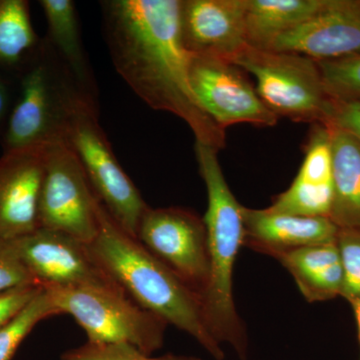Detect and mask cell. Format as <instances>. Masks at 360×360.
<instances>
[{
  "mask_svg": "<svg viewBox=\"0 0 360 360\" xmlns=\"http://www.w3.org/2000/svg\"><path fill=\"white\" fill-rule=\"evenodd\" d=\"M101 6L111 61L130 89L153 110L184 120L195 142L224 148L225 130L206 115L191 87L179 0H106Z\"/></svg>",
  "mask_w": 360,
  "mask_h": 360,
  "instance_id": "cell-1",
  "label": "cell"
},
{
  "mask_svg": "<svg viewBox=\"0 0 360 360\" xmlns=\"http://www.w3.org/2000/svg\"><path fill=\"white\" fill-rule=\"evenodd\" d=\"M92 257L137 304L193 336L215 360L225 354L206 326L202 303L174 271L111 219L98 200Z\"/></svg>",
  "mask_w": 360,
  "mask_h": 360,
  "instance_id": "cell-2",
  "label": "cell"
},
{
  "mask_svg": "<svg viewBox=\"0 0 360 360\" xmlns=\"http://www.w3.org/2000/svg\"><path fill=\"white\" fill-rule=\"evenodd\" d=\"M194 150L207 193L203 221L207 233L210 278L201 298L206 326L219 345L226 343L239 359L248 360V333L233 298L234 264L245 245V206L236 200L225 180L217 149L195 142Z\"/></svg>",
  "mask_w": 360,
  "mask_h": 360,
  "instance_id": "cell-3",
  "label": "cell"
},
{
  "mask_svg": "<svg viewBox=\"0 0 360 360\" xmlns=\"http://www.w3.org/2000/svg\"><path fill=\"white\" fill-rule=\"evenodd\" d=\"M87 103L97 104L79 89L49 42L42 44L8 115L4 153L66 143L71 120Z\"/></svg>",
  "mask_w": 360,
  "mask_h": 360,
  "instance_id": "cell-4",
  "label": "cell"
},
{
  "mask_svg": "<svg viewBox=\"0 0 360 360\" xmlns=\"http://www.w3.org/2000/svg\"><path fill=\"white\" fill-rule=\"evenodd\" d=\"M58 315L70 314L87 342L122 343L153 354L165 342L168 324L137 304L122 288H44Z\"/></svg>",
  "mask_w": 360,
  "mask_h": 360,
  "instance_id": "cell-5",
  "label": "cell"
},
{
  "mask_svg": "<svg viewBox=\"0 0 360 360\" xmlns=\"http://www.w3.org/2000/svg\"><path fill=\"white\" fill-rule=\"evenodd\" d=\"M231 63L255 78L258 96L277 117L311 124L323 120L329 96L315 59L246 45Z\"/></svg>",
  "mask_w": 360,
  "mask_h": 360,
  "instance_id": "cell-6",
  "label": "cell"
},
{
  "mask_svg": "<svg viewBox=\"0 0 360 360\" xmlns=\"http://www.w3.org/2000/svg\"><path fill=\"white\" fill-rule=\"evenodd\" d=\"M66 143L79 160L97 200L123 231L136 238L149 206L116 158L99 124L97 104L87 103L78 108Z\"/></svg>",
  "mask_w": 360,
  "mask_h": 360,
  "instance_id": "cell-7",
  "label": "cell"
},
{
  "mask_svg": "<svg viewBox=\"0 0 360 360\" xmlns=\"http://www.w3.org/2000/svg\"><path fill=\"white\" fill-rule=\"evenodd\" d=\"M98 200L68 143L47 146L39 201V227L89 245L98 231Z\"/></svg>",
  "mask_w": 360,
  "mask_h": 360,
  "instance_id": "cell-8",
  "label": "cell"
},
{
  "mask_svg": "<svg viewBox=\"0 0 360 360\" xmlns=\"http://www.w3.org/2000/svg\"><path fill=\"white\" fill-rule=\"evenodd\" d=\"M136 239L202 298L210 278L203 219L179 206L148 207L139 224Z\"/></svg>",
  "mask_w": 360,
  "mask_h": 360,
  "instance_id": "cell-9",
  "label": "cell"
},
{
  "mask_svg": "<svg viewBox=\"0 0 360 360\" xmlns=\"http://www.w3.org/2000/svg\"><path fill=\"white\" fill-rule=\"evenodd\" d=\"M189 78L198 103L221 129L239 123L274 127L278 122L245 71L231 61L191 54Z\"/></svg>",
  "mask_w": 360,
  "mask_h": 360,
  "instance_id": "cell-10",
  "label": "cell"
},
{
  "mask_svg": "<svg viewBox=\"0 0 360 360\" xmlns=\"http://www.w3.org/2000/svg\"><path fill=\"white\" fill-rule=\"evenodd\" d=\"M11 243L42 288H122L97 264L86 243L63 232L37 227Z\"/></svg>",
  "mask_w": 360,
  "mask_h": 360,
  "instance_id": "cell-11",
  "label": "cell"
},
{
  "mask_svg": "<svg viewBox=\"0 0 360 360\" xmlns=\"http://www.w3.org/2000/svg\"><path fill=\"white\" fill-rule=\"evenodd\" d=\"M246 0H179L180 39L191 54L231 61L248 45Z\"/></svg>",
  "mask_w": 360,
  "mask_h": 360,
  "instance_id": "cell-12",
  "label": "cell"
},
{
  "mask_svg": "<svg viewBox=\"0 0 360 360\" xmlns=\"http://www.w3.org/2000/svg\"><path fill=\"white\" fill-rule=\"evenodd\" d=\"M270 51L329 60L360 54V0H323L302 25L281 35Z\"/></svg>",
  "mask_w": 360,
  "mask_h": 360,
  "instance_id": "cell-13",
  "label": "cell"
},
{
  "mask_svg": "<svg viewBox=\"0 0 360 360\" xmlns=\"http://www.w3.org/2000/svg\"><path fill=\"white\" fill-rule=\"evenodd\" d=\"M45 148L6 153L0 158V241L11 243L39 227Z\"/></svg>",
  "mask_w": 360,
  "mask_h": 360,
  "instance_id": "cell-14",
  "label": "cell"
},
{
  "mask_svg": "<svg viewBox=\"0 0 360 360\" xmlns=\"http://www.w3.org/2000/svg\"><path fill=\"white\" fill-rule=\"evenodd\" d=\"M333 201V163L330 131L314 123L304 160L291 186L266 207L270 212L298 217H329Z\"/></svg>",
  "mask_w": 360,
  "mask_h": 360,
  "instance_id": "cell-15",
  "label": "cell"
},
{
  "mask_svg": "<svg viewBox=\"0 0 360 360\" xmlns=\"http://www.w3.org/2000/svg\"><path fill=\"white\" fill-rule=\"evenodd\" d=\"M245 246L276 258L309 246L335 245L338 229L329 217H298L243 207Z\"/></svg>",
  "mask_w": 360,
  "mask_h": 360,
  "instance_id": "cell-16",
  "label": "cell"
},
{
  "mask_svg": "<svg viewBox=\"0 0 360 360\" xmlns=\"http://www.w3.org/2000/svg\"><path fill=\"white\" fill-rule=\"evenodd\" d=\"M49 37L47 42L82 92L97 101L96 77L87 58L77 7L72 0H40Z\"/></svg>",
  "mask_w": 360,
  "mask_h": 360,
  "instance_id": "cell-17",
  "label": "cell"
},
{
  "mask_svg": "<svg viewBox=\"0 0 360 360\" xmlns=\"http://www.w3.org/2000/svg\"><path fill=\"white\" fill-rule=\"evenodd\" d=\"M328 129L333 163V201L329 219L340 229L360 231V142L342 130Z\"/></svg>",
  "mask_w": 360,
  "mask_h": 360,
  "instance_id": "cell-18",
  "label": "cell"
},
{
  "mask_svg": "<svg viewBox=\"0 0 360 360\" xmlns=\"http://www.w3.org/2000/svg\"><path fill=\"white\" fill-rule=\"evenodd\" d=\"M323 0H246V44L270 49L281 35L309 20Z\"/></svg>",
  "mask_w": 360,
  "mask_h": 360,
  "instance_id": "cell-19",
  "label": "cell"
},
{
  "mask_svg": "<svg viewBox=\"0 0 360 360\" xmlns=\"http://www.w3.org/2000/svg\"><path fill=\"white\" fill-rule=\"evenodd\" d=\"M41 44L25 0H0V65H20Z\"/></svg>",
  "mask_w": 360,
  "mask_h": 360,
  "instance_id": "cell-20",
  "label": "cell"
},
{
  "mask_svg": "<svg viewBox=\"0 0 360 360\" xmlns=\"http://www.w3.org/2000/svg\"><path fill=\"white\" fill-rule=\"evenodd\" d=\"M58 315L44 288L11 321L0 328V360H11L37 323Z\"/></svg>",
  "mask_w": 360,
  "mask_h": 360,
  "instance_id": "cell-21",
  "label": "cell"
},
{
  "mask_svg": "<svg viewBox=\"0 0 360 360\" xmlns=\"http://www.w3.org/2000/svg\"><path fill=\"white\" fill-rule=\"evenodd\" d=\"M317 63L329 97L360 103V54Z\"/></svg>",
  "mask_w": 360,
  "mask_h": 360,
  "instance_id": "cell-22",
  "label": "cell"
},
{
  "mask_svg": "<svg viewBox=\"0 0 360 360\" xmlns=\"http://www.w3.org/2000/svg\"><path fill=\"white\" fill-rule=\"evenodd\" d=\"M276 259L290 272L297 283L329 265L340 262V255L335 243L300 248L278 255Z\"/></svg>",
  "mask_w": 360,
  "mask_h": 360,
  "instance_id": "cell-23",
  "label": "cell"
},
{
  "mask_svg": "<svg viewBox=\"0 0 360 360\" xmlns=\"http://www.w3.org/2000/svg\"><path fill=\"white\" fill-rule=\"evenodd\" d=\"M60 360H202L191 355L168 354L161 356H151L143 354L131 345L122 343L99 345L84 343L82 347L72 348L61 355Z\"/></svg>",
  "mask_w": 360,
  "mask_h": 360,
  "instance_id": "cell-24",
  "label": "cell"
},
{
  "mask_svg": "<svg viewBox=\"0 0 360 360\" xmlns=\"http://www.w3.org/2000/svg\"><path fill=\"white\" fill-rule=\"evenodd\" d=\"M336 245L345 274L341 297L352 303L360 300V231L340 229Z\"/></svg>",
  "mask_w": 360,
  "mask_h": 360,
  "instance_id": "cell-25",
  "label": "cell"
},
{
  "mask_svg": "<svg viewBox=\"0 0 360 360\" xmlns=\"http://www.w3.org/2000/svg\"><path fill=\"white\" fill-rule=\"evenodd\" d=\"M28 285L39 284L21 262L11 243L0 241V295Z\"/></svg>",
  "mask_w": 360,
  "mask_h": 360,
  "instance_id": "cell-26",
  "label": "cell"
},
{
  "mask_svg": "<svg viewBox=\"0 0 360 360\" xmlns=\"http://www.w3.org/2000/svg\"><path fill=\"white\" fill-rule=\"evenodd\" d=\"M321 123L347 132L360 142V103L329 97Z\"/></svg>",
  "mask_w": 360,
  "mask_h": 360,
  "instance_id": "cell-27",
  "label": "cell"
},
{
  "mask_svg": "<svg viewBox=\"0 0 360 360\" xmlns=\"http://www.w3.org/2000/svg\"><path fill=\"white\" fill-rule=\"evenodd\" d=\"M42 286L28 285L6 291L0 295V328L6 326L15 315L41 290Z\"/></svg>",
  "mask_w": 360,
  "mask_h": 360,
  "instance_id": "cell-28",
  "label": "cell"
},
{
  "mask_svg": "<svg viewBox=\"0 0 360 360\" xmlns=\"http://www.w3.org/2000/svg\"><path fill=\"white\" fill-rule=\"evenodd\" d=\"M9 103H11V97H9L8 87L0 78V125L6 120L9 110Z\"/></svg>",
  "mask_w": 360,
  "mask_h": 360,
  "instance_id": "cell-29",
  "label": "cell"
},
{
  "mask_svg": "<svg viewBox=\"0 0 360 360\" xmlns=\"http://www.w3.org/2000/svg\"><path fill=\"white\" fill-rule=\"evenodd\" d=\"M352 307V309H354L355 319H356L357 328H359V343H360V300H356V302L350 303Z\"/></svg>",
  "mask_w": 360,
  "mask_h": 360,
  "instance_id": "cell-30",
  "label": "cell"
}]
</instances>
